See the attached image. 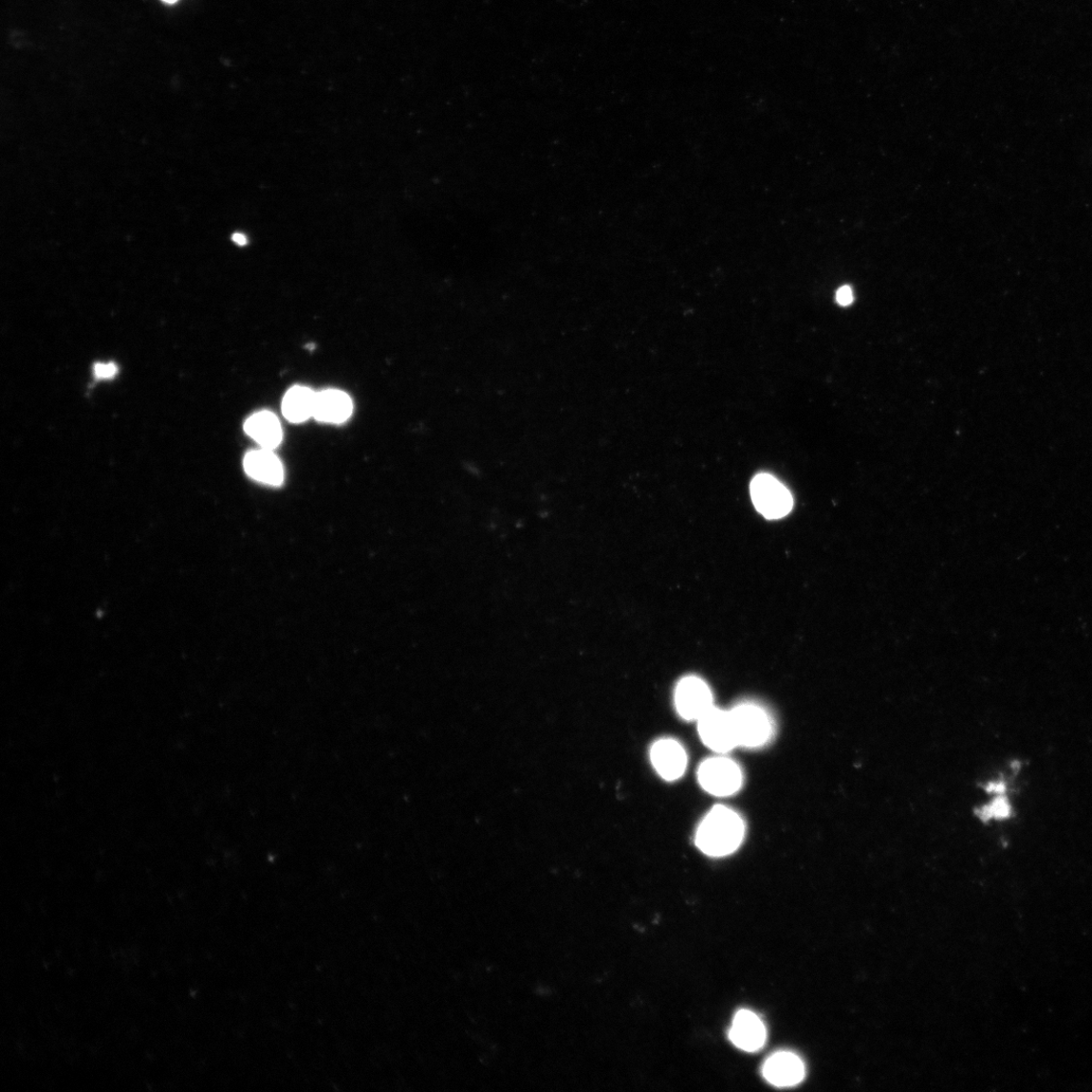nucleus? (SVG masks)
<instances>
[{
  "instance_id": "obj_1",
  "label": "nucleus",
  "mask_w": 1092,
  "mask_h": 1092,
  "mask_svg": "<svg viewBox=\"0 0 1092 1092\" xmlns=\"http://www.w3.org/2000/svg\"><path fill=\"white\" fill-rule=\"evenodd\" d=\"M745 837V824L736 812L726 806H715L700 824L696 846L712 857L733 853Z\"/></svg>"
},
{
  "instance_id": "obj_2",
  "label": "nucleus",
  "mask_w": 1092,
  "mask_h": 1092,
  "mask_svg": "<svg viewBox=\"0 0 1092 1092\" xmlns=\"http://www.w3.org/2000/svg\"><path fill=\"white\" fill-rule=\"evenodd\" d=\"M737 747H762L773 734V725L769 714L760 707L738 706L731 710Z\"/></svg>"
},
{
  "instance_id": "obj_3",
  "label": "nucleus",
  "mask_w": 1092,
  "mask_h": 1092,
  "mask_svg": "<svg viewBox=\"0 0 1092 1092\" xmlns=\"http://www.w3.org/2000/svg\"><path fill=\"white\" fill-rule=\"evenodd\" d=\"M751 495L755 509L768 520H780L793 507L791 493L768 474L758 475L753 479Z\"/></svg>"
},
{
  "instance_id": "obj_4",
  "label": "nucleus",
  "mask_w": 1092,
  "mask_h": 1092,
  "mask_svg": "<svg viewBox=\"0 0 1092 1092\" xmlns=\"http://www.w3.org/2000/svg\"><path fill=\"white\" fill-rule=\"evenodd\" d=\"M698 780L703 788L716 796H730L743 784V773L728 757H712L703 762L698 770Z\"/></svg>"
},
{
  "instance_id": "obj_5",
  "label": "nucleus",
  "mask_w": 1092,
  "mask_h": 1092,
  "mask_svg": "<svg viewBox=\"0 0 1092 1092\" xmlns=\"http://www.w3.org/2000/svg\"><path fill=\"white\" fill-rule=\"evenodd\" d=\"M697 721L703 743L712 751L728 753L737 747L731 711L713 707Z\"/></svg>"
},
{
  "instance_id": "obj_6",
  "label": "nucleus",
  "mask_w": 1092,
  "mask_h": 1092,
  "mask_svg": "<svg viewBox=\"0 0 1092 1092\" xmlns=\"http://www.w3.org/2000/svg\"><path fill=\"white\" fill-rule=\"evenodd\" d=\"M675 702L678 713L686 720H698L713 708V696L705 681L697 677L684 678L677 686Z\"/></svg>"
},
{
  "instance_id": "obj_7",
  "label": "nucleus",
  "mask_w": 1092,
  "mask_h": 1092,
  "mask_svg": "<svg viewBox=\"0 0 1092 1092\" xmlns=\"http://www.w3.org/2000/svg\"><path fill=\"white\" fill-rule=\"evenodd\" d=\"M652 763L662 778L675 781L687 767V755L684 748L671 738L661 739L651 751Z\"/></svg>"
},
{
  "instance_id": "obj_8",
  "label": "nucleus",
  "mask_w": 1092,
  "mask_h": 1092,
  "mask_svg": "<svg viewBox=\"0 0 1092 1092\" xmlns=\"http://www.w3.org/2000/svg\"><path fill=\"white\" fill-rule=\"evenodd\" d=\"M766 1029L756 1014L750 1011H740L735 1016L730 1031V1039L739 1049L755 1052L766 1042Z\"/></svg>"
},
{
  "instance_id": "obj_9",
  "label": "nucleus",
  "mask_w": 1092,
  "mask_h": 1092,
  "mask_svg": "<svg viewBox=\"0 0 1092 1092\" xmlns=\"http://www.w3.org/2000/svg\"><path fill=\"white\" fill-rule=\"evenodd\" d=\"M763 1073L770 1083L784 1087L799 1084L804 1078L805 1069L802 1061L796 1055L780 1052L774 1054L766 1061Z\"/></svg>"
},
{
  "instance_id": "obj_10",
  "label": "nucleus",
  "mask_w": 1092,
  "mask_h": 1092,
  "mask_svg": "<svg viewBox=\"0 0 1092 1092\" xmlns=\"http://www.w3.org/2000/svg\"><path fill=\"white\" fill-rule=\"evenodd\" d=\"M244 469L249 476L258 482L280 486L284 482L285 472L281 460L271 450H259L246 454Z\"/></svg>"
},
{
  "instance_id": "obj_11",
  "label": "nucleus",
  "mask_w": 1092,
  "mask_h": 1092,
  "mask_svg": "<svg viewBox=\"0 0 1092 1092\" xmlns=\"http://www.w3.org/2000/svg\"><path fill=\"white\" fill-rule=\"evenodd\" d=\"M353 401L347 394L337 390H327L317 393L314 417L320 422L340 424L353 414Z\"/></svg>"
},
{
  "instance_id": "obj_12",
  "label": "nucleus",
  "mask_w": 1092,
  "mask_h": 1092,
  "mask_svg": "<svg viewBox=\"0 0 1092 1092\" xmlns=\"http://www.w3.org/2000/svg\"><path fill=\"white\" fill-rule=\"evenodd\" d=\"M245 432L263 449L274 450L283 440L282 426L275 415L270 412H259L252 415L244 425Z\"/></svg>"
},
{
  "instance_id": "obj_13",
  "label": "nucleus",
  "mask_w": 1092,
  "mask_h": 1092,
  "mask_svg": "<svg viewBox=\"0 0 1092 1092\" xmlns=\"http://www.w3.org/2000/svg\"><path fill=\"white\" fill-rule=\"evenodd\" d=\"M317 393L306 386H293L283 401L285 417L293 423H301L314 417Z\"/></svg>"
},
{
  "instance_id": "obj_14",
  "label": "nucleus",
  "mask_w": 1092,
  "mask_h": 1092,
  "mask_svg": "<svg viewBox=\"0 0 1092 1092\" xmlns=\"http://www.w3.org/2000/svg\"><path fill=\"white\" fill-rule=\"evenodd\" d=\"M119 368L114 362H99L94 367V373L99 380H110L117 376Z\"/></svg>"
},
{
  "instance_id": "obj_15",
  "label": "nucleus",
  "mask_w": 1092,
  "mask_h": 1092,
  "mask_svg": "<svg viewBox=\"0 0 1092 1092\" xmlns=\"http://www.w3.org/2000/svg\"><path fill=\"white\" fill-rule=\"evenodd\" d=\"M853 300H854L853 290H851V289L849 287L845 286L838 290L837 302L841 306H844V307L848 306L851 304V302H853Z\"/></svg>"
},
{
  "instance_id": "obj_16",
  "label": "nucleus",
  "mask_w": 1092,
  "mask_h": 1092,
  "mask_svg": "<svg viewBox=\"0 0 1092 1092\" xmlns=\"http://www.w3.org/2000/svg\"><path fill=\"white\" fill-rule=\"evenodd\" d=\"M233 243L238 246H245L248 244V238L242 233H235L232 236Z\"/></svg>"
},
{
  "instance_id": "obj_17",
  "label": "nucleus",
  "mask_w": 1092,
  "mask_h": 1092,
  "mask_svg": "<svg viewBox=\"0 0 1092 1092\" xmlns=\"http://www.w3.org/2000/svg\"><path fill=\"white\" fill-rule=\"evenodd\" d=\"M163 2H165V3H170V4H174V3H175V2H176V0H163Z\"/></svg>"
}]
</instances>
